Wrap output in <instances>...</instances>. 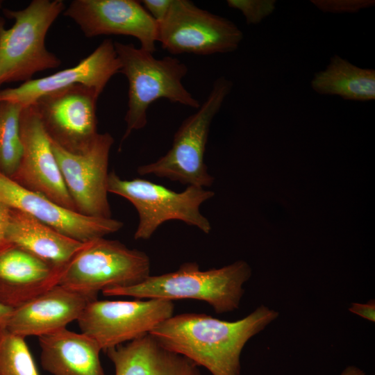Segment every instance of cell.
I'll list each match as a JSON object with an SVG mask.
<instances>
[{
	"mask_svg": "<svg viewBox=\"0 0 375 375\" xmlns=\"http://www.w3.org/2000/svg\"><path fill=\"white\" fill-rule=\"evenodd\" d=\"M150 271L151 260L145 252L100 238L86 242L63 268L58 285L97 299L104 290L142 282Z\"/></svg>",
	"mask_w": 375,
	"mask_h": 375,
	"instance_id": "obj_6",
	"label": "cell"
},
{
	"mask_svg": "<svg viewBox=\"0 0 375 375\" xmlns=\"http://www.w3.org/2000/svg\"><path fill=\"white\" fill-rule=\"evenodd\" d=\"M115 375H201L199 366L150 333L107 349Z\"/></svg>",
	"mask_w": 375,
	"mask_h": 375,
	"instance_id": "obj_18",
	"label": "cell"
},
{
	"mask_svg": "<svg viewBox=\"0 0 375 375\" xmlns=\"http://www.w3.org/2000/svg\"><path fill=\"white\" fill-rule=\"evenodd\" d=\"M63 15L72 19L87 38L122 35L136 38L140 48L153 53L158 22L135 0H74Z\"/></svg>",
	"mask_w": 375,
	"mask_h": 375,
	"instance_id": "obj_13",
	"label": "cell"
},
{
	"mask_svg": "<svg viewBox=\"0 0 375 375\" xmlns=\"http://www.w3.org/2000/svg\"><path fill=\"white\" fill-rule=\"evenodd\" d=\"M120 67L114 42L106 39L73 67L0 90V101L25 106L43 95L78 84L94 88L101 94L110 78L119 73Z\"/></svg>",
	"mask_w": 375,
	"mask_h": 375,
	"instance_id": "obj_15",
	"label": "cell"
},
{
	"mask_svg": "<svg viewBox=\"0 0 375 375\" xmlns=\"http://www.w3.org/2000/svg\"><path fill=\"white\" fill-rule=\"evenodd\" d=\"M12 310L0 303V329L5 328Z\"/></svg>",
	"mask_w": 375,
	"mask_h": 375,
	"instance_id": "obj_29",
	"label": "cell"
},
{
	"mask_svg": "<svg viewBox=\"0 0 375 375\" xmlns=\"http://www.w3.org/2000/svg\"><path fill=\"white\" fill-rule=\"evenodd\" d=\"M340 375H367V374L359 367L354 365H350V366H347L342 372Z\"/></svg>",
	"mask_w": 375,
	"mask_h": 375,
	"instance_id": "obj_30",
	"label": "cell"
},
{
	"mask_svg": "<svg viewBox=\"0 0 375 375\" xmlns=\"http://www.w3.org/2000/svg\"><path fill=\"white\" fill-rule=\"evenodd\" d=\"M20 135L22 156L11 178L24 188L76 211L53 151L51 139L34 104L22 108Z\"/></svg>",
	"mask_w": 375,
	"mask_h": 375,
	"instance_id": "obj_12",
	"label": "cell"
},
{
	"mask_svg": "<svg viewBox=\"0 0 375 375\" xmlns=\"http://www.w3.org/2000/svg\"><path fill=\"white\" fill-rule=\"evenodd\" d=\"M319 10L330 13H356L375 5L374 0H311Z\"/></svg>",
	"mask_w": 375,
	"mask_h": 375,
	"instance_id": "obj_25",
	"label": "cell"
},
{
	"mask_svg": "<svg viewBox=\"0 0 375 375\" xmlns=\"http://www.w3.org/2000/svg\"><path fill=\"white\" fill-rule=\"evenodd\" d=\"M140 2L147 12L158 23L167 15L172 0H143Z\"/></svg>",
	"mask_w": 375,
	"mask_h": 375,
	"instance_id": "obj_26",
	"label": "cell"
},
{
	"mask_svg": "<svg viewBox=\"0 0 375 375\" xmlns=\"http://www.w3.org/2000/svg\"><path fill=\"white\" fill-rule=\"evenodd\" d=\"M227 5L240 10L248 25L260 24L276 9L275 0H228Z\"/></svg>",
	"mask_w": 375,
	"mask_h": 375,
	"instance_id": "obj_24",
	"label": "cell"
},
{
	"mask_svg": "<svg viewBox=\"0 0 375 375\" xmlns=\"http://www.w3.org/2000/svg\"><path fill=\"white\" fill-rule=\"evenodd\" d=\"M94 88L74 85L42 96L33 104L51 141L70 152L86 147L99 133Z\"/></svg>",
	"mask_w": 375,
	"mask_h": 375,
	"instance_id": "obj_11",
	"label": "cell"
},
{
	"mask_svg": "<svg viewBox=\"0 0 375 375\" xmlns=\"http://www.w3.org/2000/svg\"><path fill=\"white\" fill-rule=\"evenodd\" d=\"M0 375H40L25 338L0 329Z\"/></svg>",
	"mask_w": 375,
	"mask_h": 375,
	"instance_id": "obj_23",
	"label": "cell"
},
{
	"mask_svg": "<svg viewBox=\"0 0 375 375\" xmlns=\"http://www.w3.org/2000/svg\"><path fill=\"white\" fill-rule=\"evenodd\" d=\"M251 274L250 265L242 260L208 270L200 269L195 262H187L175 271L150 275L138 284L106 289L101 293L106 297L140 299L198 300L212 306L216 313L222 314L239 308L244 293L243 285Z\"/></svg>",
	"mask_w": 375,
	"mask_h": 375,
	"instance_id": "obj_2",
	"label": "cell"
},
{
	"mask_svg": "<svg viewBox=\"0 0 375 375\" xmlns=\"http://www.w3.org/2000/svg\"><path fill=\"white\" fill-rule=\"evenodd\" d=\"M278 315L265 305L236 321L201 313L173 315L149 333L162 346L206 368L212 375H240L244 347Z\"/></svg>",
	"mask_w": 375,
	"mask_h": 375,
	"instance_id": "obj_1",
	"label": "cell"
},
{
	"mask_svg": "<svg viewBox=\"0 0 375 375\" xmlns=\"http://www.w3.org/2000/svg\"><path fill=\"white\" fill-rule=\"evenodd\" d=\"M1 4H2V1H0V8L1 6Z\"/></svg>",
	"mask_w": 375,
	"mask_h": 375,
	"instance_id": "obj_31",
	"label": "cell"
},
{
	"mask_svg": "<svg viewBox=\"0 0 375 375\" xmlns=\"http://www.w3.org/2000/svg\"><path fill=\"white\" fill-rule=\"evenodd\" d=\"M10 208L0 202V246L4 242V237L10 217Z\"/></svg>",
	"mask_w": 375,
	"mask_h": 375,
	"instance_id": "obj_28",
	"label": "cell"
},
{
	"mask_svg": "<svg viewBox=\"0 0 375 375\" xmlns=\"http://www.w3.org/2000/svg\"><path fill=\"white\" fill-rule=\"evenodd\" d=\"M0 202L33 217L58 232L81 242L104 238L124 224L115 219L86 216L27 190L0 172Z\"/></svg>",
	"mask_w": 375,
	"mask_h": 375,
	"instance_id": "obj_14",
	"label": "cell"
},
{
	"mask_svg": "<svg viewBox=\"0 0 375 375\" xmlns=\"http://www.w3.org/2000/svg\"><path fill=\"white\" fill-rule=\"evenodd\" d=\"M23 106L0 101V172L11 178L23 152L20 115Z\"/></svg>",
	"mask_w": 375,
	"mask_h": 375,
	"instance_id": "obj_22",
	"label": "cell"
},
{
	"mask_svg": "<svg viewBox=\"0 0 375 375\" xmlns=\"http://www.w3.org/2000/svg\"><path fill=\"white\" fill-rule=\"evenodd\" d=\"M108 191L127 199L138 212L139 222L135 240H149L164 222L179 220L206 234L212 227L201 212L203 203L212 198L213 191L188 186L175 192L144 178L122 179L115 171L109 173Z\"/></svg>",
	"mask_w": 375,
	"mask_h": 375,
	"instance_id": "obj_7",
	"label": "cell"
},
{
	"mask_svg": "<svg viewBox=\"0 0 375 375\" xmlns=\"http://www.w3.org/2000/svg\"><path fill=\"white\" fill-rule=\"evenodd\" d=\"M310 85L315 92L323 95L372 101L375 99V70L359 67L335 54L324 69L314 74Z\"/></svg>",
	"mask_w": 375,
	"mask_h": 375,
	"instance_id": "obj_21",
	"label": "cell"
},
{
	"mask_svg": "<svg viewBox=\"0 0 375 375\" xmlns=\"http://www.w3.org/2000/svg\"><path fill=\"white\" fill-rule=\"evenodd\" d=\"M120 63L119 73L128 80V109L125 115L126 129L122 142L134 131L147 123V110L159 99L198 108L200 103L182 83L188 68L176 58H157L152 53L133 44L114 42Z\"/></svg>",
	"mask_w": 375,
	"mask_h": 375,
	"instance_id": "obj_3",
	"label": "cell"
},
{
	"mask_svg": "<svg viewBox=\"0 0 375 375\" xmlns=\"http://www.w3.org/2000/svg\"><path fill=\"white\" fill-rule=\"evenodd\" d=\"M4 242L20 247L60 269L86 244L58 232L30 215L12 208Z\"/></svg>",
	"mask_w": 375,
	"mask_h": 375,
	"instance_id": "obj_20",
	"label": "cell"
},
{
	"mask_svg": "<svg viewBox=\"0 0 375 375\" xmlns=\"http://www.w3.org/2000/svg\"><path fill=\"white\" fill-rule=\"evenodd\" d=\"M113 143L112 136L107 132L98 133L78 152H70L51 141L67 189L76 211L82 215L111 218L108 183L109 156Z\"/></svg>",
	"mask_w": 375,
	"mask_h": 375,
	"instance_id": "obj_10",
	"label": "cell"
},
{
	"mask_svg": "<svg viewBox=\"0 0 375 375\" xmlns=\"http://www.w3.org/2000/svg\"><path fill=\"white\" fill-rule=\"evenodd\" d=\"M349 310L370 322H375V301L369 300L366 303H351Z\"/></svg>",
	"mask_w": 375,
	"mask_h": 375,
	"instance_id": "obj_27",
	"label": "cell"
},
{
	"mask_svg": "<svg viewBox=\"0 0 375 375\" xmlns=\"http://www.w3.org/2000/svg\"><path fill=\"white\" fill-rule=\"evenodd\" d=\"M62 0H33L19 10H4L15 20L6 28L0 19V85L32 79L40 72L58 67L60 60L45 46L49 29L63 13Z\"/></svg>",
	"mask_w": 375,
	"mask_h": 375,
	"instance_id": "obj_4",
	"label": "cell"
},
{
	"mask_svg": "<svg viewBox=\"0 0 375 375\" xmlns=\"http://www.w3.org/2000/svg\"><path fill=\"white\" fill-rule=\"evenodd\" d=\"M62 269L3 242L0 246V303L12 309L23 305L58 285Z\"/></svg>",
	"mask_w": 375,
	"mask_h": 375,
	"instance_id": "obj_17",
	"label": "cell"
},
{
	"mask_svg": "<svg viewBox=\"0 0 375 375\" xmlns=\"http://www.w3.org/2000/svg\"><path fill=\"white\" fill-rule=\"evenodd\" d=\"M243 38L234 22L189 0H172L167 15L158 23V42L174 55L231 53L238 49Z\"/></svg>",
	"mask_w": 375,
	"mask_h": 375,
	"instance_id": "obj_8",
	"label": "cell"
},
{
	"mask_svg": "<svg viewBox=\"0 0 375 375\" xmlns=\"http://www.w3.org/2000/svg\"><path fill=\"white\" fill-rule=\"evenodd\" d=\"M172 301L148 299L90 301L77 322L82 333L93 338L102 351L149 333L174 315Z\"/></svg>",
	"mask_w": 375,
	"mask_h": 375,
	"instance_id": "obj_9",
	"label": "cell"
},
{
	"mask_svg": "<svg viewBox=\"0 0 375 375\" xmlns=\"http://www.w3.org/2000/svg\"><path fill=\"white\" fill-rule=\"evenodd\" d=\"M40 363L51 375H106L98 343L64 328L38 337Z\"/></svg>",
	"mask_w": 375,
	"mask_h": 375,
	"instance_id": "obj_19",
	"label": "cell"
},
{
	"mask_svg": "<svg viewBox=\"0 0 375 375\" xmlns=\"http://www.w3.org/2000/svg\"><path fill=\"white\" fill-rule=\"evenodd\" d=\"M233 85V82L226 77L217 78L197 112L178 127L169 151L156 161L139 166L137 172L142 176L168 178L188 186H211L214 177L208 172L204 161L206 144L213 118Z\"/></svg>",
	"mask_w": 375,
	"mask_h": 375,
	"instance_id": "obj_5",
	"label": "cell"
},
{
	"mask_svg": "<svg viewBox=\"0 0 375 375\" xmlns=\"http://www.w3.org/2000/svg\"><path fill=\"white\" fill-rule=\"evenodd\" d=\"M93 300L95 299L56 285L14 308L4 328L24 338L45 335L77 321Z\"/></svg>",
	"mask_w": 375,
	"mask_h": 375,
	"instance_id": "obj_16",
	"label": "cell"
}]
</instances>
